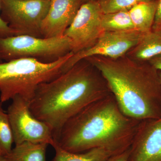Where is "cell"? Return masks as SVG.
<instances>
[{"instance_id": "13", "label": "cell", "mask_w": 161, "mask_h": 161, "mask_svg": "<svg viewBox=\"0 0 161 161\" xmlns=\"http://www.w3.org/2000/svg\"><path fill=\"white\" fill-rule=\"evenodd\" d=\"M157 0L136 4L129 10L136 30L143 33L152 30L157 8Z\"/></svg>"}, {"instance_id": "10", "label": "cell", "mask_w": 161, "mask_h": 161, "mask_svg": "<svg viewBox=\"0 0 161 161\" xmlns=\"http://www.w3.org/2000/svg\"><path fill=\"white\" fill-rule=\"evenodd\" d=\"M127 161H161V118L140 121Z\"/></svg>"}, {"instance_id": "1", "label": "cell", "mask_w": 161, "mask_h": 161, "mask_svg": "<svg viewBox=\"0 0 161 161\" xmlns=\"http://www.w3.org/2000/svg\"><path fill=\"white\" fill-rule=\"evenodd\" d=\"M110 94L100 72L85 59L55 79L41 84L30 108L35 117L50 127L54 139L70 119Z\"/></svg>"}, {"instance_id": "4", "label": "cell", "mask_w": 161, "mask_h": 161, "mask_svg": "<svg viewBox=\"0 0 161 161\" xmlns=\"http://www.w3.org/2000/svg\"><path fill=\"white\" fill-rule=\"evenodd\" d=\"M73 55L69 53L51 63L22 58L0 63V102L3 103L18 96L30 103L41 84L64 73V65Z\"/></svg>"}, {"instance_id": "7", "label": "cell", "mask_w": 161, "mask_h": 161, "mask_svg": "<svg viewBox=\"0 0 161 161\" xmlns=\"http://www.w3.org/2000/svg\"><path fill=\"white\" fill-rule=\"evenodd\" d=\"M7 109L15 145L23 143H45L55 142L53 132L45 123L32 114L30 103L19 96L12 99Z\"/></svg>"}, {"instance_id": "25", "label": "cell", "mask_w": 161, "mask_h": 161, "mask_svg": "<svg viewBox=\"0 0 161 161\" xmlns=\"http://www.w3.org/2000/svg\"><path fill=\"white\" fill-rule=\"evenodd\" d=\"M2 156H3V153H2L1 152V151H0V158H1V157H2Z\"/></svg>"}, {"instance_id": "26", "label": "cell", "mask_w": 161, "mask_h": 161, "mask_svg": "<svg viewBox=\"0 0 161 161\" xmlns=\"http://www.w3.org/2000/svg\"><path fill=\"white\" fill-rule=\"evenodd\" d=\"M3 60H2V59H1V57H0V63H2V62H3Z\"/></svg>"}, {"instance_id": "24", "label": "cell", "mask_w": 161, "mask_h": 161, "mask_svg": "<svg viewBox=\"0 0 161 161\" xmlns=\"http://www.w3.org/2000/svg\"><path fill=\"white\" fill-rule=\"evenodd\" d=\"M158 71L159 76L161 82V71Z\"/></svg>"}, {"instance_id": "19", "label": "cell", "mask_w": 161, "mask_h": 161, "mask_svg": "<svg viewBox=\"0 0 161 161\" xmlns=\"http://www.w3.org/2000/svg\"><path fill=\"white\" fill-rule=\"evenodd\" d=\"M16 36L15 33L8 26L1 16V1H0V38H6Z\"/></svg>"}, {"instance_id": "15", "label": "cell", "mask_w": 161, "mask_h": 161, "mask_svg": "<svg viewBox=\"0 0 161 161\" xmlns=\"http://www.w3.org/2000/svg\"><path fill=\"white\" fill-rule=\"evenodd\" d=\"M45 143L26 142L15 145L9 153L4 157L7 161H47Z\"/></svg>"}, {"instance_id": "28", "label": "cell", "mask_w": 161, "mask_h": 161, "mask_svg": "<svg viewBox=\"0 0 161 161\" xmlns=\"http://www.w3.org/2000/svg\"><path fill=\"white\" fill-rule=\"evenodd\" d=\"M158 32L159 33H160L161 34V29L159 31H158Z\"/></svg>"}, {"instance_id": "20", "label": "cell", "mask_w": 161, "mask_h": 161, "mask_svg": "<svg viewBox=\"0 0 161 161\" xmlns=\"http://www.w3.org/2000/svg\"><path fill=\"white\" fill-rule=\"evenodd\" d=\"M157 8L156 12L153 31L158 32L161 29V0H157Z\"/></svg>"}, {"instance_id": "12", "label": "cell", "mask_w": 161, "mask_h": 161, "mask_svg": "<svg viewBox=\"0 0 161 161\" xmlns=\"http://www.w3.org/2000/svg\"><path fill=\"white\" fill-rule=\"evenodd\" d=\"M160 54L161 34L151 31L144 33L137 44L126 55L136 61H148Z\"/></svg>"}, {"instance_id": "11", "label": "cell", "mask_w": 161, "mask_h": 161, "mask_svg": "<svg viewBox=\"0 0 161 161\" xmlns=\"http://www.w3.org/2000/svg\"><path fill=\"white\" fill-rule=\"evenodd\" d=\"M50 6L42 22V38L62 36L71 24L85 0H50Z\"/></svg>"}, {"instance_id": "6", "label": "cell", "mask_w": 161, "mask_h": 161, "mask_svg": "<svg viewBox=\"0 0 161 161\" xmlns=\"http://www.w3.org/2000/svg\"><path fill=\"white\" fill-rule=\"evenodd\" d=\"M1 16L16 36L42 38L41 27L50 0H0Z\"/></svg>"}, {"instance_id": "17", "label": "cell", "mask_w": 161, "mask_h": 161, "mask_svg": "<svg viewBox=\"0 0 161 161\" xmlns=\"http://www.w3.org/2000/svg\"><path fill=\"white\" fill-rule=\"evenodd\" d=\"M2 105L0 102V151L4 156L10 152L14 142L9 117Z\"/></svg>"}, {"instance_id": "5", "label": "cell", "mask_w": 161, "mask_h": 161, "mask_svg": "<svg viewBox=\"0 0 161 161\" xmlns=\"http://www.w3.org/2000/svg\"><path fill=\"white\" fill-rule=\"evenodd\" d=\"M72 51L71 40L65 36L44 38L20 35L0 38V57L6 61L30 58L51 63Z\"/></svg>"}, {"instance_id": "21", "label": "cell", "mask_w": 161, "mask_h": 161, "mask_svg": "<svg viewBox=\"0 0 161 161\" xmlns=\"http://www.w3.org/2000/svg\"><path fill=\"white\" fill-rule=\"evenodd\" d=\"M130 153V148L124 152L112 156L107 161H127Z\"/></svg>"}, {"instance_id": "23", "label": "cell", "mask_w": 161, "mask_h": 161, "mask_svg": "<svg viewBox=\"0 0 161 161\" xmlns=\"http://www.w3.org/2000/svg\"><path fill=\"white\" fill-rule=\"evenodd\" d=\"M0 161H7V160L4 156H2L0 158Z\"/></svg>"}, {"instance_id": "16", "label": "cell", "mask_w": 161, "mask_h": 161, "mask_svg": "<svg viewBox=\"0 0 161 161\" xmlns=\"http://www.w3.org/2000/svg\"><path fill=\"white\" fill-rule=\"evenodd\" d=\"M101 27L103 31H125L135 30L127 10L103 14L102 17Z\"/></svg>"}, {"instance_id": "27", "label": "cell", "mask_w": 161, "mask_h": 161, "mask_svg": "<svg viewBox=\"0 0 161 161\" xmlns=\"http://www.w3.org/2000/svg\"><path fill=\"white\" fill-rule=\"evenodd\" d=\"M95 1V0H85L86 2H87V1Z\"/></svg>"}, {"instance_id": "9", "label": "cell", "mask_w": 161, "mask_h": 161, "mask_svg": "<svg viewBox=\"0 0 161 161\" xmlns=\"http://www.w3.org/2000/svg\"><path fill=\"white\" fill-rule=\"evenodd\" d=\"M103 14L97 0L85 2L64 36L71 40L74 54L87 49L103 32L101 27Z\"/></svg>"}, {"instance_id": "22", "label": "cell", "mask_w": 161, "mask_h": 161, "mask_svg": "<svg viewBox=\"0 0 161 161\" xmlns=\"http://www.w3.org/2000/svg\"><path fill=\"white\" fill-rule=\"evenodd\" d=\"M148 62L157 70L161 71V54L150 59Z\"/></svg>"}, {"instance_id": "18", "label": "cell", "mask_w": 161, "mask_h": 161, "mask_svg": "<svg viewBox=\"0 0 161 161\" xmlns=\"http://www.w3.org/2000/svg\"><path fill=\"white\" fill-rule=\"evenodd\" d=\"M153 0H97L103 14L116 12L129 11L133 6L141 3L149 2Z\"/></svg>"}, {"instance_id": "14", "label": "cell", "mask_w": 161, "mask_h": 161, "mask_svg": "<svg viewBox=\"0 0 161 161\" xmlns=\"http://www.w3.org/2000/svg\"><path fill=\"white\" fill-rule=\"evenodd\" d=\"M54 157L52 161H107L116 153L105 148H97L85 152L74 153L63 150L54 142Z\"/></svg>"}, {"instance_id": "3", "label": "cell", "mask_w": 161, "mask_h": 161, "mask_svg": "<svg viewBox=\"0 0 161 161\" xmlns=\"http://www.w3.org/2000/svg\"><path fill=\"white\" fill-rule=\"evenodd\" d=\"M100 72L121 112L142 121L161 118V82L158 71L148 61L125 55L86 58Z\"/></svg>"}, {"instance_id": "8", "label": "cell", "mask_w": 161, "mask_h": 161, "mask_svg": "<svg viewBox=\"0 0 161 161\" xmlns=\"http://www.w3.org/2000/svg\"><path fill=\"white\" fill-rule=\"evenodd\" d=\"M144 33L134 30L103 31L92 47L73 54L64 67V72L83 59L94 56L118 58L127 54L137 44Z\"/></svg>"}, {"instance_id": "2", "label": "cell", "mask_w": 161, "mask_h": 161, "mask_svg": "<svg viewBox=\"0 0 161 161\" xmlns=\"http://www.w3.org/2000/svg\"><path fill=\"white\" fill-rule=\"evenodd\" d=\"M140 122L125 115L111 94L70 119L54 140L74 153L103 148L118 154L130 148Z\"/></svg>"}]
</instances>
